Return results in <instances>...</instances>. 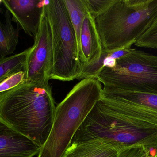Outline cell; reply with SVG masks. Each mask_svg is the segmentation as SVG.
Instances as JSON below:
<instances>
[{
    "label": "cell",
    "mask_w": 157,
    "mask_h": 157,
    "mask_svg": "<svg viewBox=\"0 0 157 157\" xmlns=\"http://www.w3.org/2000/svg\"><path fill=\"white\" fill-rule=\"evenodd\" d=\"M51 28L54 66L50 79L70 81L78 78L83 70L76 33L64 0L45 1Z\"/></svg>",
    "instance_id": "cell-5"
},
{
    "label": "cell",
    "mask_w": 157,
    "mask_h": 157,
    "mask_svg": "<svg viewBox=\"0 0 157 157\" xmlns=\"http://www.w3.org/2000/svg\"><path fill=\"white\" fill-rule=\"evenodd\" d=\"M100 100L114 113L157 128V94L103 88Z\"/></svg>",
    "instance_id": "cell-7"
},
{
    "label": "cell",
    "mask_w": 157,
    "mask_h": 157,
    "mask_svg": "<svg viewBox=\"0 0 157 157\" xmlns=\"http://www.w3.org/2000/svg\"><path fill=\"white\" fill-rule=\"evenodd\" d=\"M138 47L157 49V16L149 28L135 44Z\"/></svg>",
    "instance_id": "cell-17"
},
{
    "label": "cell",
    "mask_w": 157,
    "mask_h": 157,
    "mask_svg": "<svg viewBox=\"0 0 157 157\" xmlns=\"http://www.w3.org/2000/svg\"><path fill=\"white\" fill-rule=\"evenodd\" d=\"M56 107L49 82H24L0 93V122L42 147L50 135Z\"/></svg>",
    "instance_id": "cell-1"
},
{
    "label": "cell",
    "mask_w": 157,
    "mask_h": 157,
    "mask_svg": "<svg viewBox=\"0 0 157 157\" xmlns=\"http://www.w3.org/2000/svg\"><path fill=\"white\" fill-rule=\"evenodd\" d=\"M42 147L25 135L0 122V157H34Z\"/></svg>",
    "instance_id": "cell-10"
},
{
    "label": "cell",
    "mask_w": 157,
    "mask_h": 157,
    "mask_svg": "<svg viewBox=\"0 0 157 157\" xmlns=\"http://www.w3.org/2000/svg\"><path fill=\"white\" fill-rule=\"evenodd\" d=\"M25 73L20 71L11 75L0 82V93L6 92L25 82Z\"/></svg>",
    "instance_id": "cell-20"
},
{
    "label": "cell",
    "mask_w": 157,
    "mask_h": 157,
    "mask_svg": "<svg viewBox=\"0 0 157 157\" xmlns=\"http://www.w3.org/2000/svg\"><path fill=\"white\" fill-rule=\"evenodd\" d=\"M157 16V0H115L94 19L102 50L130 48Z\"/></svg>",
    "instance_id": "cell-2"
},
{
    "label": "cell",
    "mask_w": 157,
    "mask_h": 157,
    "mask_svg": "<svg viewBox=\"0 0 157 157\" xmlns=\"http://www.w3.org/2000/svg\"><path fill=\"white\" fill-rule=\"evenodd\" d=\"M83 68L93 64L101 57L102 48L94 20L90 13L83 21L80 36Z\"/></svg>",
    "instance_id": "cell-12"
},
{
    "label": "cell",
    "mask_w": 157,
    "mask_h": 157,
    "mask_svg": "<svg viewBox=\"0 0 157 157\" xmlns=\"http://www.w3.org/2000/svg\"><path fill=\"white\" fill-rule=\"evenodd\" d=\"M34 40L25 68V82L48 83L53 71L54 55L51 28L44 6Z\"/></svg>",
    "instance_id": "cell-8"
},
{
    "label": "cell",
    "mask_w": 157,
    "mask_h": 157,
    "mask_svg": "<svg viewBox=\"0 0 157 157\" xmlns=\"http://www.w3.org/2000/svg\"><path fill=\"white\" fill-rule=\"evenodd\" d=\"M126 148L104 140L94 139L71 142L61 157H117Z\"/></svg>",
    "instance_id": "cell-11"
},
{
    "label": "cell",
    "mask_w": 157,
    "mask_h": 157,
    "mask_svg": "<svg viewBox=\"0 0 157 157\" xmlns=\"http://www.w3.org/2000/svg\"><path fill=\"white\" fill-rule=\"evenodd\" d=\"M94 139L110 141L125 148L157 149V128L117 113L98 101L76 132L71 142Z\"/></svg>",
    "instance_id": "cell-4"
},
{
    "label": "cell",
    "mask_w": 157,
    "mask_h": 157,
    "mask_svg": "<svg viewBox=\"0 0 157 157\" xmlns=\"http://www.w3.org/2000/svg\"><path fill=\"white\" fill-rule=\"evenodd\" d=\"M96 78L104 89L157 94V56L133 48Z\"/></svg>",
    "instance_id": "cell-6"
},
{
    "label": "cell",
    "mask_w": 157,
    "mask_h": 157,
    "mask_svg": "<svg viewBox=\"0 0 157 157\" xmlns=\"http://www.w3.org/2000/svg\"><path fill=\"white\" fill-rule=\"evenodd\" d=\"M117 157H157V149L147 147H131L122 151Z\"/></svg>",
    "instance_id": "cell-18"
},
{
    "label": "cell",
    "mask_w": 157,
    "mask_h": 157,
    "mask_svg": "<svg viewBox=\"0 0 157 157\" xmlns=\"http://www.w3.org/2000/svg\"><path fill=\"white\" fill-rule=\"evenodd\" d=\"M101 82L86 78L77 83L56 107L50 135L37 157H61L91 110L101 100Z\"/></svg>",
    "instance_id": "cell-3"
},
{
    "label": "cell",
    "mask_w": 157,
    "mask_h": 157,
    "mask_svg": "<svg viewBox=\"0 0 157 157\" xmlns=\"http://www.w3.org/2000/svg\"><path fill=\"white\" fill-rule=\"evenodd\" d=\"M132 48H123L118 50L107 51L102 50L101 57L93 64L84 67L78 79L96 78L98 73L105 67L113 68L116 65L117 60L128 54Z\"/></svg>",
    "instance_id": "cell-14"
},
{
    "label": "cell",
    "mask_w": 157,
    "mask_h": 157,
    "mask_svg": "<svg viewBox=\"0 0 157 157\" xmlns=\"http://www.w3.org/2000/svg\"><path fill=\"white\" fill-rule=\"evenodd\" d=\"M1 2L11 13L12 21L15 22L25 33L35 38L45 1L2 0Z\"/></svg>",
    "instance_id": "cell-9"
},
{
    "label": "cell",
    "mask_w": 157,
    "mask_h": 157,
    "mask_svg": "<svg viewBox=\"0 0 157 157\" xmlns=\"http://www.w3.org/2000/svg\"><path fill=\"white\" fill-rule=\"evenodd\" d=\"M90 14L95 19L105 12L115 0H84Z\"/></svg>",
    "instance_id": "cell-19"
},
{
    "label": "cell",
    "mask_w": 157,
    "mask_h": 157,
    "mask_svg": "<svg viewBox=\"0 0 157 157\" xmlns=\"http://www.w3.org/2000/svg\"><path fill=\"white\" fill-rule=\"evenodd\" d=\"M10 13L5 11L4 19L0 22V59L13 53L19 43L20 26L15 29L12 23Z\"/></svg>",
    "instance_id": "cell-13"
},
{
    "label": "cell",
    "mask_w": 157,
    "mask_h": 157,
    "mask_svg": "<svg viewBox=\"0 0 157 157\" xmlns=\"http://www.w3.org/2000/svg\"><path fill=\"white\" fill-rule=\"evenodd\" d=\"M32 49L33 46L21 53L0 59V82L13 74L24 71Z\"/></svg>",
    "instance_id": "cell-16"
},
{
    "label": "cell",
    "mask_w": 157,
    "mask_h": 157,
    "mask_svg": "<svg viewBox=\"0 0 157 157\" xmlns=\"http://www.w3.org/2000/svg\"><path fill=\"white\" fill-rule=\"evenodd\" d=\"M72 26L76 33L80 59L82 64L80 36L83 21L89 13L84 0H64Z\"/></svg>",
    "instance_id": "cell-15"
}]
</instances>
